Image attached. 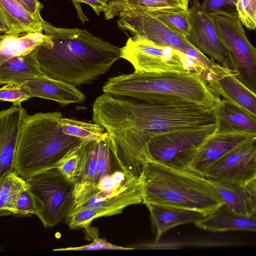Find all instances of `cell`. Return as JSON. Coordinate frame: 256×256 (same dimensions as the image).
Masks as SVG:
<instances>
[{"mask_svg": "<svg viewBox=\"0 0 256 256\" xmlns=\"http://www.w3.org/2000/svg\"><path fill=\"white\" fill-rule=\"evenodd\" d=\"M92 118L112 138L118 164L129 177L140 176L150 160L148 144L152 136L216 123L211 108L106 93L94 101Z\"/></svg>", "mask_w": 256, "mask_h": 256, "instance_id": "obj_1", "label": "cell"}, {"mask_svg": "<svg viewBox=\"0 0 256 256\" xmlns=\"http://www.w3.org/2000/svg\"><path fill=\"white\" fill-rule=\"evenodd\" d=\"M48 36L34 54L45 75L75 86L92 83L121 58V48L86 29L56 27L44 22Z\"/></svg>", "mask_w": 256, "mask_h": 256, "instance_id": "obj_2", "label": "cell"}, {"mask_svg": "<svg viewBox=\"0 0 256 256\" xmlns=\"http://www.w3.org/2000/svg\"><path fill=\"white\" fill-rule=\"evenodd\" d=\"M142 203L194 210L206 216L224 204L208 178L188 170L148 161L140 174Z\"/></svg>", "mask_w": 256, "mask_h": 256, "instance_id": "obj_3", "label": "cell"}, {"mask_svg": "<svg viewBox=\"0 0 256 256\" xmlns=\"http://www.w3.org/2000/svg\"><path fill=\"white\" fill-rule=\"evenodd\" d=\"M102 91L164 102H191L214 108L220 100L196 72H136L109 78Z\"/></svg>", "mask_w": 256, "mask_h": 256, "instance_id": "obj_4", "label": "cell"}, {"mask_svg": "<svg viewBox=\"0 0 256 256\" xmlns=\"http://www.w3.org/2000/svg\"><path fill=\"white\" fill-rule=\"evenodd\" d=\"M60 112L28 115L18 137L14 156V170L26 179L56 168L72 150L83 142L64 134L60 126Z\"/></svg>", "mask_w": 256, "mask_h": 256, "instance_id": "obj_5", "label": "cell"}, {"mask_svg": "<svg viewBox=\"0 0 256 256\" xmlns=\"http://www.w3.org/2000/svg\"><path fill=\"white\" fill-rule=\"evenodd\" d=\"M118 26L132 36L170 47L189 58L194 64V70L200 74L208 69L214 61L208 58L188 38L166 26L148 12L136 9L121 12Z\"/></svg>", "mask_w": 256, "mask_h": 256, "instance_id": "obj_6", "label": "cell"}, {"mask_svg": "<svg viewBox=\"0 0 256 256\" xmlns=\"http://www.w3.org/2000/svg\"><path fill=\"white\" fill-rule=\"evenodd\" d=\"M216 130L215 123L200 128L156 134L150 138L148 144L149 160L190 170L198 149Z\"/></svg>", "mask_w": 256, "mask_h": 256, "instance_id": "obj_7", "label": "cell"}, {"mask_svg": "<svg viewBox=\"0 0 256 256\" xmlns=\"http://www.w3.org/2000/svg\"><path fill=\"white\" fill-rule=\"evenodd\" d=\"M121 58L130 62L136 72H194L193 62L186 54L170 47L136 36L130 37L121 48Z\"/></svg>", "mask_w": 256, "mask_h": 256, "instance_id": "obj_8", "label": "cell"}, {"mask_svg": "<svg viewBox=\"0 0 256 256\" xmlns=\"http://www.w3.org/2000/svg\"><path fill=\"white\" fill-rule=\"evenodd\" d=\"M211 16L228 51L237 78L256 93V48L248 40L238 14Z\"/></svg>", "mask_w": 256, "mask_h": 256, "instance_id": "obj_9", "label": "cell"}, {"mask_svg": "<svg viewBox=\"0 0 256 256\" xmlns=\"http://www.w3.org/2000/svg\"><path fill=\"white\" fill-rule=\"evenodd\" d=\"M72 208L86 206L102 213L104 216L120 214L127 206L142 202L141 176H134L116 190H103L94 182L74 184Z\"/></svg>", "mask_w": 256, "mask_h": 256, "instance_id": "obj_10", "label": "cell"}, {"mask_svg": "<svg viewBox=\"0 0 256 256\" xmlns=\"http://www.w3.org/2000/svg\"><path fill=\"white\" fill-rule=\"evenodd\" d=\"M25 180L44 202V210L40 220L46 228L54 227L66 219L73 206L74 184L56 168Z\"/></svg>", "mask_w": 256, "mask_h": 256, "instance_id": "obj_11", "label": "cell"}, {"mask_svg": "<svg viewBox=\"0 0 256 256\" xmlns=\"http://www.w3.org/2000/svg\"><path fill=\"white\" fill-rule=\"evenodd\" d=\"M204 176L242 187L256 180V136L220 158L208 170Z\"/></svg>", "mask_w": 256, "mask_h": 256, "instance_id": "obj_12", "label": "cell"}, {"mask_svg": "<svg viewBox=\"0 0 256 256\" xmlns=\"http://www.w3.org/2000/svg\"><path fill=\"white\" fill-rule=\"evenodd\" d=\"M190 30L187 38L202 52L218 62L232 69V63L211 16L201 8L198 0H192L188 10Z\"/></svg>", "mask_w": 256, "mask_h": 256, "instance_id": "obj_13", "label": "cell"}, {"mask_svg": "<svg viewBox=\"0 0 256 256\" xmlns=\"http://www.w3.org/2000/svg\"><path fill=\"white\" fill-rule=\"evenodd\" d=\"M201 78L216 94L256 117V93L237 78L235 70L214 61Z\"/></svg>", "mask_w": 256, "mask_h": 256, "instance_id": "obj_14", "label": "cell"}, {"mask_svg": "<svg viewBox=\"0 0 256 256\" xmlns=\"http://www.w3.org/2000/svg\"><path fill=\"white\" fill-rule=\"evenodd\" d=\"M28 115L21 105H12L0 112V178L13 170L18 137Z\"/></svg>", "mask_w": 256, "mask_h": 256, "instance_id": "obj_15", "label": "cell"}, {"mask_svg": "<svg viewBox=\"0 0 256 256\" xmlns=\"http://www.w3.org/2000/svg\"><path fill=\"white\" fill-rule=\"evenodd\" d=\"M254 137L256 136L242 133L216 132L200 146L190 170L204 176L208 170L215 162Z\"/></svg>", "mask_w": 256, "mask_h": 256, "instance_id": "obj_16", "label": "cell"}, {"mask_svg": "<svg viewBox=\"0 0 256 256\" xmlns=\"http://www.w3.org/2000/svg\"><path fill=\"white\" fill-rule=\"evenodd\" d=\"M44 22L14 0H0V32L4 34L42 32Z\"/></svg>", "mask_w": 256, "mask_h": 256, "instance_id": "obj_17", "label": "cell"}, {"mask_svg": "<svg viewBox=\"0 0 256 256\" xmlns=\"http://www.w3.org/2000/svg\"><path fill=\"white\" fill-rule=\"evenodd\" d=\"M146 206L150 212L156 242L170 229L184 224H194L206 217L200 212L190 209L151 204Z\"/></svg>", "mask_w": 256, "mask_h": 256, "instance_id": "obj_18", "label": "cell"}, {"mask_svg": "<svg viewBox=\"0 0 256 256\" xmlns=\"http://www.w3.org/2000/svg\"><path fill=\"white\" fill-rule=\"evenodd\" d=\"M216 132L242 133L256 136V117L226 99L214 109Z\"/></svg>", "mask_w": 256, "mask_h": 256, "instance_id": "obj_19", "label": "cell"}, {"mask_svg": "<svg viewBox=\"0 0 256 256\" xmlns=\"http://www.w3.org/2000/svg\"><path fill=\"white\" fill-rule=\"evenodd\" d=\"M32 98L54 100L61 106L80 104L86 100L85 95L70 83L46 75L28 82Z\"/></svg>", "mask_w": 256, "mask_h": 256, "instance_id": "obj_20", "label": "cell"}, {"mask_svg": "<svg viewBox=\"0 0 256 256\" xmlns=\"http://www.w3.org/2000/svg\"><path fill=\"white\" fill-rule=\"evenodd\" d=\"M194 224L200 228L212 232L240 230L256 232V214L252 216L237 214L224 204L212 214Z\"/></svg>", "mask_w": 256, "mask_h": 256, "instance_id": "obj_21", "label": "cell"}, {"mask_svg": "<svg viewBox=\"0 0 256 256\" xmlns=\"http://www.w3.org/2000/svg\"><path fill=\"white\" fill-rule=\"evenodd\" d=\"M45 75L33 50L22 56L12 58L0 64V84L28 83Z\"/></svg>", "mask_w": 256, "mask_h": 256, "instance_id": "obj_22", "label": "cell"}, {"mask_svg": "<svg viewBox=\"0 0 256 256\" xmlns=\"http://www.w3.org/2000/svg\"><path fill=\"white\" fill-rule=\"evenodd\" d=\"M207 178L224 205L230 210L237 214L248 216L256 214L252 198L246 187Z\"/></svg>", "mask_w": 256, "mask_h": 256, "instance_id": "obj_23", "label": "cell"}, {"mask_svg": "<svg viewBox=\"0 0 256 256\" xmlns=\"http://www.w3.org/2000/svg\"><path fill=\"white\" fill-rule=\"evenodd\" d=\"M48 38V36L42 32L0 36V64L12 58L30 53Z\"/></svg>", "mask_w": 256, "mask_h": 256, "instance_id": "obj_24", "label": "cell"}, {"mask_svg": "<svg viewBox=\"0 0 256 256\" xmlns=\"http://www.w3.org/2000/svg\"><path fill=\"white\" fill-rule=\"evenodd\" d=\"M26 182L14 170L0 178V216L14 215L17 200Z\"/></svg>", "mask_w": 256, "mask_h": 256, "instance_id": "obj_25", "label": "cell"}, {"mask_svg": "<svg viewBox=\"0 0 256 256\" xmlns=\"http://www.w3.org/2000/svg\"><path fill=\"white\" fill-rule=\"evenodd\" d=\"M60 123L64 134L77 138L83 142L102 139L108 134L102 126L96 123L64 117L61 118Z\"/></svg>", "mask_w": 256, "mask_h": 256, "instance_id": "obj_26", "label": "cell"}, {"mask_svg": "<svg viewBox=\"0 0 256 256\" xmlns=\"http://www.w3.org/2000/svg\"><path fill=\"white\" fill-rule=\"evenodd\" d=\"M175 32L188 36L190 30L188 10L163 9L148 12Z\"/></svg>", "mask_w": 256, "mask_h": 256, "instance_id": "obj_27", "label": "cell"}, {"mask_svg": "<svg viewBox=\"0 0 256 256\" xmlns=\"http://www.w3.org/2000/svg\"><path fill=\"white\" fill-rule=\"evenodd\" d=\"M44 210L42 200L26 182L16 202L14 215L25 216L34 214L40 220Z\"/></svg>", "mask_w": 256, "mask_h": 256, "instance_id": "obj_28", "label": "cell"}, {"mask_svg": "<svg viewBox=\"0 0 256 256\" xmlns=\"http://www.w3.org/2000/svg\"><path fill=\"white\" fill-rule=\"evenodd\" d=\"M81 145L68 152L58 164L56 168L74 184L82 180V158Z\"/></svg>", "mask_w": 256, "mask_h": 256, "instance_id": "obj_29", "label": "cell"}, {"mask_svg": "<svg viewBox=\"0 0 256 256\" xmlns=\"http://www.w3.org/2000/svg\"><path fill=\"white\" fill-rule=\"evenodd\" d=\"M98 140L84 142L81 145L82 173L80 182H94Z\"/></svg>", "mask_w": 256, "mask_h": 256, "instance_id": "obj_30", "label": "cell"}, {"mask_svg": "<svg viewBox=\"0 0 256 256\" xmlns=\"http://www.w3.org/2000/svg\"><path fill=\"white\" fill-rule=\"evenodd\" d=\"M104 216L102 212L86 206L72 208L65 220L68 227L72 230L88 228L95 219Z\"/></svg>", "mask_w": 256, "mask_h": 256, "instance_id": "obj_31", "label": "cell"}, {"mask_svg": "<svg viewBox=\"0 0 256 256\" xmlns=\"http://www.w3.org/2000/svg\"><path fill=\"white\" fill-rule=\"evenodd\" d=\"M30 87L27 83H11L2 85L0 88V100L9 102L14 106H20L32 98Z\"/></svg>", "mask_w": 256, "mask_h": 256, "instance_id": "obj_32", "label": "cell"}, {"mask_svg": "<svg viewBox=\"0 0 256 256\" xmlns=\"http://www.w3.org/2000/svg\"><path fill=\"white\" fill-rule=\"evenodd\" d=\"M188 2L189 0H138L134 9L146 12L163 9L186 10Z\"/></svg>", "mask_w": 256, "mask_h": 256, "instance_id": "obj_33", "label": "cell"}, {"mask_svg": "<svg viewBox=\"0 0 256 256\" xmlns=\"http://www.w3.org/2000/svg\"><path fill=\"white\" fill-rule=\"evenodd\" d=\"M236 6L242 25L256 30V0H236Z\"/></svg>", "mask_w": 256, "mask_h": 256, "instance_id": "obj_34", "label": "cell"}, {"mask_svg": "<svg viewBox=\"0 0 256 256\" xmlns=\"http://www.w3.org/2000/svg\"><path fill=\"white\" fill-rule=\"evenodd\" d=\"M236 0H204L201 8L210 16L238 14Z\"/></svg>", "mask_w": 256, "mask_h": 256, "instance_id": "obj_35", "label": "cell"}, {"mask_svg": "<svg viewBox=\"0 0 256 256\" xmlns=\"http://www.w3.org/2000/svg\"><path fill=\"white\" fill-rule=\"evenodd\" d=\"M132 249H134L133 248L124 247L114 244L108 242L106 239L98 238L97 236L94 238L92 242L87 245L76 247L55 248L53 249L52 251L68 252L94 250H130Z\"/></svg>", "mask_w": 256, "mask_h": 256, "instance_id": "obj_36", "label": "cell"}, {"mask_svg": "<svg viewBox=\"0 0 256 256\" xmlns=\"http://www.w3.org/2000/svg\"><path fill=\"white\" fill-rule=\"evenodd\" d=\"M138 0H114L108 4V8L104 12L106 20L113 18L124 10L134 9Z\"/></svg>", "mask_w": 256, "mask_h": 256, "instance_id": "obj_37", "label": "cell"}, {"mask_svg": "<svg viewBox=\"0 0 256 256\" xmlns=\"http://www.w3.org/2000/svg\"><path fill=\"white\" fill-rule=\"evenodd\" d=\"M74 4L76 8L78 17L83 24L88 21V19L82 12L81 9L80 3H84L89 5L98 15H100L102 12L104 13L108 8V4L104 3L99 0H70Z\"/></svg>", "mask_w": 256, "mask_h": 256, "instance_id": "obj_38", "label": "cell"}, {"mask_svg": "<svg viewBox=\"0 0 256 256\" xmlns=\"http://www.w3.org/2000/svg\"><path fill=\"white\" fill-rule=\"evenodd\" d=\"M96 184L100 190L110 191L116 190L122 186L117 184L112 179L111 174L104 176Z\"/></svg>", "mask_w": 256, "mask_h": 256, "instance_id": "obj_39", "label": "cell"}, {"mask_svg": "<svg viewBox=\"0 0 256 256\" xmlns=\"http://www.w3.org/2000/svg\"><path fill=\"white\" fill-rule=\"evenodd\" d=\"M26 9L35 16L42 18L40 10L42 8V4L38 0H22Z\"/></svg>", "mask_w": 256, "mask_h": 256, "instance_id": "obj_40", "label": "cell"}, {"mask_svg": "<svg viewBox=\"0 0 256 256\" xmlns=\"http://www.w3.org/2000/svg\"><path fill=\"white\" fill-rule=\"evenodd\" d=\"M246 188L252 198L254 212L256 214V180L249 184Z\"/></svg>", "mask_w": 256, "mask_h": 256, "instance_id": "obj_41", "label": "cell"}, {"mask_svg": "<svg viewBox=\"0 0 256 256\" xmlns=\"http://www.w3.org/2000/svg\"><path fill=\"white\" fill-rule=\"evenodd\" d=\"M15 0L16 2L20 4L22 6H23L26 9L25 6H24V4L22 2V0Z\"/></svg>", "mask_w": 256, "mask_h": 256, "instance_id": "obj_42", "label": "cell"}, {"mask_svg": "<svg viewBox=\"0 0 256 256\" xmlns=\"http://www.w3.org/2000/svg\"><path fill=\"white\" fill-rule=\"evenodd\" d=\"M99 0L101 1L102 2L104 3L108 4L109 2H112L114 0Z\"/></svg>", "mask_w": 256, "mask_h": 256, "instance_id": "obj_43", "label": "cell"}]
</instances>
